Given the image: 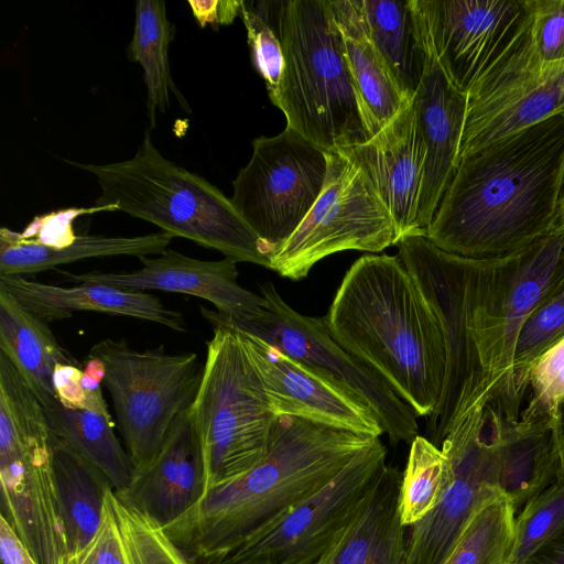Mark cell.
Returning <instances> with one entry per match:
<instances>
[{
    "instance_id": "cell-1",
    "label": "cell",
    "mask_w": 564,
    "mask_h": 564,
    "mask_svg": "<svg viewBox=\"0 0 564 564\" xmlns=\"http://www.w3.org/2000/svg\"><path fill=\"white\" fill-rule=\"evenodd\" d=\"M564 184V112L459 160L425 237L453 254L491 259L556 229Z\"/></svg>"
},
{
    "instance_id": "cell-2",
    "label": "cell",
    "mask_w": 564,
    "mask_h": 564,
    "mask_svg": "<svg viewBox=\"0 0 564 564\" xmlns=\"http://www.w3.org/2000/svg\"><path fill=\"white\" fill-rule=\"evenodd\" d=\"M376 438L274 415L262 460L208 489L163 529L184 553L208 564L317 492Z\"/></svg>"
},
{
    "instance_id": "cell-3",
    "label": "cell",
    "mask_w": 564,
    "mask_h": 564,
    "mask_svg": "<svg viewBox=\"0 0 564 564\" xmlns=\"http://www.w3.org/2000/svg\"><path fill=\"white\" fill-rule=\"evenodd\" d=\"M324 321L339 346L380 376L416 416L434 412L446 373L444 336L398 254L358 258Z\"/></svg>"
},
{
    "instance_id": "cell-4",
    "label": "cell",
    "mask_w": 564,
    "mask_h": 564,
    "mask_svg": "<svg viewBox=\"0 0 564 564\" xmlns=\"http://www.w3.org/2000/svg\"><path fill=\"white\" fill-rule=\"evenodd\" d=\"M273 28L284 67L269 98L286 128L334 153L372 138L330 0L275 1Z\"/></svg>"
},
{
    "instance_id": "cell-5",
    "label": "cell",
    "mask_w": 564,
    "mask_h": 564,
    "mask_svg": "<svg viewBox=\"0 0 564 564\" xmlns=\"http://www.w3.org/2000/svg\"><path fill=\"white\" fill-rule=\"evenodd\" d=\"M91 173L97 206H116L173 237L215 249L237 262L270 269L272 251L240 216L230 198L204 177L164 158L145 130L134 155L108 164L66 161Z\"/></svg>"
},
{
    "instance_id": "cell-6",
    "label": "cell",
    "mask_w": 564,
    "mask_h": 564,
    "mask_svg": "<svg viewBox=\"0 0 564 564\" xmlns=\"http://www.w3.org/2000/svg\"><path fill=\"white\" fill-rule=\"evenodd\" d=\"M44 406L0 354L1 516L37 564H66Z\"/></svg>"
},
{
    "instance_id": "cell-7",
    "label": "cell",
    "mask_w": 564,
    "mask_h": 564,
    "mask_svg": "<svg viewBox=\"0 0 564 564\" xmlns=\"http://www.w3.org/2000/svg\"><path fill=\"white\" fill-rule=\"evenodd\" d=\"M206 350L200 386L189 408L203 455L205 492L262 460L274 416L238 329L213 325Z\"/></svg>"
},
{
    "instance_id": "cell-8",
    "label": "cell",
    "mask_w": 564,
    "mask_h": 564,
    "mask_svg": "<svg viewBox=\"0 0 564 564\" xmlns=\"http://www.w3.org/2000/svg\"><path fill=\"white\" fill-rule=\"evenodd\" d=\"M564 279V234L555 229L514 253L478 259L475 337L490 393L488 406L519 419L512 370L519 337L533 312Z\"/></svg>"
},
{
    "instance_id": "cell-9",
    "label": "cell",
    "mask_w": 564,
    "mask_h": 564,
    "mask_svg": "<svg viewBox=\"0 0 564 564\" xmlns=\"http://www.w3.org/2000/svg\"><path fill=\"white\" fill-rule=\"evenodd\" d=\"M398 257L435 312L446 348L441 400L426 419V438L437 447L471 409L486 408L490 393L475 337L478 259L448 253L425 236H404Z\"/></svg>"
},
{
    "instance_id": "cell-10",
    "label": "cell",
    "mask_w": 564,
    "mask_h": 564,
    "mask_svg": "<svg viewBox=\"0 0 564 564\" xmlns=\"http://www.w3.org/2000/svg\"><path fill=\"white\" fill-rule=\"evenodd\" d=\"M89 358L104 367L118 430L134 473L152 464L171 429L196 395L204 365L197 354H169L162 346L139 351L123 339H102Z\"/></svg>"
},
{
    "instance_id": "cell-11",
    "label": "cell",
    "mask_w": 564,
    "mask_h": 564,
    "mask_svg": "<svg viewBox=\"0 0 564 564\" xmlns=\"http://www.w3.org/2000/svg\"><path fill=\"white\" fill-rule=\"evenodd\" d=\"M265 301L256 316L231 318L200 306L210 325L223 324L256 336L337 386L372 412L391 445L412 442L419 434L416 415L390 386L349 355L332 337L324 317L293 310L271 282L260 285Z\"/></svg>"
},
{
    "instance_id": "cell-12",
    "label": "cell",
    "mask_w": 564,
    "mask_h": 564,
    "mask_svg": "<svg viewBox=\"0 0 564 564\" xmlns=\"http://www.w3.org/2000/svg\"><path fill=\"white\" fill-rule=\"evenodd\" d=\"M400 238L394 219L364 171L348 156L327 152L322 193L299 228L274 252L270 270L301 281L330 254L380 252Z\"/></svg>"
},
{
    "instance_id": "cell-13",
    "label": "cell",
    "mask_w": 564,
    "mask_h": 564,
    "mask_svg": "<svg viewBox=\"0 0 564 564\" xmlns=\"http://www.w3.org/2000/svg\"><path fill=\"white\" fill-rule=\"evenodd\" d=\"M326 173L327 151L285 128L252 141L251 158L232 181L230 200L273 256L314 206Z\"/></svg>"
},
{
    "instance_id": "cell-14",
    "label": "cell",
    "mask_w": 564,
    "mask_h": 564,
    "mask_svg": "<svg viewBox=\"0 0 564 564\" xmlns=\"http://www.w3.org/2000/svg\"><path fill=\"white\" fill-rule=\"evenodd\" d=\"M387 448L376 438L317 492L208 564L262 558L270 564H314L359 512L381 471Z\"/></svg>"
},
{
    "instance_id": "cell-15",
    "label": "cell",
    "mask_w": 564,
    "mask_h": 564,
    "mask_svg": "<svg viewBox=\"0 0 564 564\" xmlns=\"http://www.w3.org/2000/svg\"><path fill=\"white\" fill-rule=\"evenodd\" d=\"M486 409H471L443 440L440 448L447 466L444 491L435 508L411 527L405 564H444L474 513L500 492Z\"/></svg>"
},
{
    "instance_id": "cell-16",
    "label": "cell",
    "mask_w": 564,
    "mask_h": 564,
    "mask_svg": "<svg viewBox=\"0 0 564 564\" xmlns=\"http://www.w3.org/2000/svg\"><path fill=\"white\" fill-rule=\"evenodd\" d=\"M434 53L467 94L507 48L524 18V0H415Z\"/></svg>"
},
{
    "instance_id": "cell-17",
    "label": "cell",
    "mask_w": 564,
    "mask_h": 564,
    "mask_svg": "<svg viewBox=\"0 0 564 564\" xmlns=\"http://www.w3.org/2000/svg\"><path fill=\"white\" fill-rule=\"evenodd\" d=\"M564 112V59L542 69L482 75L467 91L460 159Z\"/></svg>"
},
{
    "instance_id": "cell-18",
    "label": "cell",
    "mask_w": 564,
    "mask_h": 564,
    "mask_svg": "<svg viewBox=\"0 0 564 564\" xmlns=\"http://www.w3.org/2000/svg\"><path fill=\"white\" fill-rule=\"evenodd\" d=\"M274 415H291L356 434L379 437L383 430L365 405L274 346L239 330Z\"/></svg>"
},
{
    "instance_id": "cell-19",
    "label": "cell",
    "mask_w": 564,
    "mask_h": 564,
    "mask_svg": "<svg viewBox=\"0 0 564 564\" xmlns=\"http://www.w3.org/2000/svg\"><path fill=\"white\" fill-rule=\"evenodd\" d=\"M139 260L142 268L131 272H57L64 281L75 284L102 283L124 290H158L200 297L231 318L252 317L264 307L262 295L239 285L237 261L231 258L199 260L167 248L160 254Z\"/></svg>"
},
{
    "instance_id": "cell-20",
    "label": "cell",
    "mask_w": 564,
    "mask_h": 564,
    "mask_svg": "<svg viewBox=\"0 0 564 564\" xmlns=\"http://www.w3.org/2000/svg\"><path fill=\"white\" fill-rule=\"evenodd\" d=\"M419 15L424 31L425 65L413 100L425 145L417 213L419 235L425 236L458 165L467 94L457 89L444 73L420 12Z\"/></svg>"
},
{
    "instance_id": "cell-21",
    "label": "cell",
    "mask_w": 564,
    "mask_h": 564,
    "mask_svg": "<svg viewBox=\"0 0 564 564\" xmlns=\"http://www.w3.org/2000/svg\"><path fill=\"white\" fill-rule=\"evenodd\" d=\"M338 153L364 171L394 219L400 237L420 236L417 213L425 145L413 98L368 141Z\"/></svg>"
},
{
    "instance_id": "cell-22",
    "label": "cell",
    "mask_w": 564,
    "mask_h": 564,
    "mask_svg": "<svg viewBox=\"0 0 564 564\" xmlns=\"http://www.w3.org/2000/svg\"><path fill=\"white\" fill-rule=\"evenodd\" d=\"M204 492L203 455L188 409L174 423L152 464L134 473L129 487L116 495L165 527L192 508Z\"/></svg>"
},
{
    "instance_id": "cell-23",
    "label": "cell",
    "mask_w": 564,
    "mask_h": 564,
    "mask_svg": "<svg viewBox=\"0 0 564 564\" xmlns=\"http://www.w3.org/2000/svg\"><path fill=\"white\" fill-rule=\"evenodd\" d=\"M0 289L47 324L86 311L149 321L180 333L187 330L181 312L166 307L160 297L148 292L90 282L58 286L22 275H0Z\"/></svg>"
},
{
    "instance_id": "cell-24",
    "label": "cell",
    "mask_w": 564,
    "mask_h": 564,
    "mask_svg": "<svg viewBox=\"0 0 564 564\" xmlns=\"http://www.w3.org/2000/svg\"><path fill=\"white\" fill-rule=\"evenodd\" d=\"M486 427L497 488L517 516L530 499L558 479L553 424L506 417L487 406Z\"/></svg>"
},
{
    "instance_id": "cell-25",
    "label": "cell",
    "mask_w": 564,
    "mask_h": 564,
    "mask_svg": "<svg viewBox=\"0 0 564 564\" xmlns=\"http://www.w3.org/2000/svg\"><path fill=\"white\" fill-rule=\"evenodd\" d=\"M401 481L400 470L386 465L359 512L314 564H405Z\"/></svg>"
},
{
    "instance_id": "cell-26",
    "label": "cell",
    "mask_w": 564,
    "mask_h": 564,
    "mask_svg": "<svg viewBox=\"0 0 564 564\" xmlns=\"http://www.w3.org/2000/svg\"><path fill=\"white\" fill-rule=\"evenodd\" d=\"M173 238L162 230L134 237L82 235L68 243L53 247L2 227L0 275L32 274L90 258L156 256L167 249Z\"/></svg>"
},
{
    "instance_id": "cell-27",
    "label": "cell",
    "mask_w": 564,
    "mask_h": 564,
    "mask_svg": "<svg viewBox=\"0 0 564 564\" xmlns=\"http://www.w3.org/2000/svg\"><path fill=\"white\" fill-rule=\"evenodd\" d=\"M0 352L13 364L44 408L57 402L58 365L79 366L57 341L48 324L0 289Z\"/></svg>"
},
{
    "instance_id": "cell-28",
    "label": "cell",
    "mask_w": 564,
    "mask_h": 564,
    "mask_svg": "<svg viewBox=\"0 0 564 564\" xmlns=\"http://www.w3.org/2000/svg\"><path fill=\"white\" fill-rule=\"evenodd\" d=\"M340 30L347 62L367 112L373 135L412 98L401 90L376 47L360 0H330Z\"/></svg>"
},
{
    "instance_id": "cell-29",
    "label": "cell",
    "mask_w": 564,
    "mask_h": 564,
    "mask_svg": "<svg viewBox=\"0 0 564 564\" xmlns=\"http://www.w3.org/2000/svg\"><path fill=\"white\" fill-rule=\"evenodd\" d=\"M50 442L57 506L69 558L79 554L98 532L106 492L112 485L98 468L52 432Z\"/></svg>"
},
{
    "instance_id": "cell-30",
    "label": "cell",
    "mask_w": 564,
    "mask_h": 564,
    "mask_svg": "<svg viewBox=\"0 0 564 564\" xmlns=\"http://www.w3.org/2000/svg\"><path fill=\"white\" fill-rule=\"evenodd\" d=\"M369 34L401 90L412 98L425 65L424 31L414 0H360Z\"/></svg>"
},
{
    "instance_id": "cell-31",
    "label": "cell",
    "mask_w": 564,
    "mask_h": 564,
    "mask_svg": "<svg viewBox=\"0 0 564 564\" xmlns=\"http://www.w3.org/2000/svg\"><path fill=\"white\" fill-rule=\"evenodd\" d=\"M44 411L50 431L98 468L116 492L129 487L134 467L115 434L108 410L67 408L57 401Z\"/></svg>"
},
{
    "instance_id": "cell-32",
    "label": "cell",
    "mask_w": 564,
    "mask_h": 564,
    "mask_svg": "<svg viewBox=\"0 0 564 564\" xmlns=\"http://www.w3.org/2000/svg\"><path fill=\"white\" fill-rule=\"evenodd\" d=\"M176 28L170 22L163 0L135 2V23L128 46V58L141 65L147 87V108L150 128L156 123V112L170 107V93L177 96L182 108H191L176 88L170 69L169 47L175 39Z\"/></svg>"
},
{
    "instance_id": "cell-33",
    "label": "cell",
    "mask_w": 564,
    "mask_h": 564,
    "mask_svg": "<svg viewBox=\"0 0 564 564\" xmlns=\"http://www.w3.org/2000/svg\"><path fill=\"white\" fill-rule=\"evenodd\" d=\"M521 25L485 74L542 69L564 59V0H524Z\"/></svg>"
},
{
    "instance_id": "cell-34",
    "label": "cell",
    "mask_w": 564,
    "mask_h": 564,
    "mask_svg": "<svg viewBox=\"0 0 564 564\" xmlns=\"http://www.w3.org/2000/svg\"><path fill=\"white\" fill-rule=\"evenodd\" d=\"M516 512L501 494L489 498L474 513L444 564H507Z\"/></svg>"
},
{
    "instance_id": "cell-35",
    "label": "cell",
    "mask_w": 564,
    "mask_h": 564,
    "mask_svg": "<svg viewBox=\"0 0 564 564\" xmlns=\"http://www.w3.org/2000/svg\"><path fill=\"white\" fill-rule=\"evenodd\" d=\"M122 545L126 564H189L161 524L122 501L112 487L105 497Z\"/></svg>"
},
{
    "instance_id": "cell-36",
    "label": "cell",
    "mask_w": 564,
    "mask_h": 564,
    "mask_svg": "<svg viewBox=\"0 0 564 564\" xmlns=\"http://www.w3.org/2000/svg\"><path fill=\"white\" fill-rule=\"evenodd\" d=\"M564 337V279L528 319L517 345L512 370V402L521 413L530 372L541 356Z\"/></svg>"
},
{
    "instance_id": "cell-37",
    "label": "cell",
    "mask_w": 564,
    "mask_h": 564,
    "mask_svg": "<svg viewBox=\"0 0 564 564\" xmlns=\"http://www.w3.org/2000/svg\"><path fill=\"white\" fill-rule=\"evenodd\" d=\"M446 457L426 437L412 442L400 487V516L404 527L421 521L438 503L446 482Z\"/></svg>"
},
{
    "instance_id": "cell-38",
    "label": "cell",
    "mask_w": 564,
    "mask_h": 564,
    "mask_svg": "<svg viewBox=\"0 0 564 564\" xmlns=\"http://www.w3.org/2000/svg\"><path fill=\"white\" fill-rule=\"evenodd\" d=\"M564 534V481L557 479L517 513L507 564H527L544 546Z\"/></svg>"
},
{
    "instance_id": "cell-39",
    "label": "cell",
    "mask_w": 564,
    "mask_h": 564,
    "mask_svg": "<svg viewBox=\"0 0 564 564\" xmlns=\"http://www.w3.org/2000/svg\"><path fill=\"white\" fill-rule=\"evenodd\" d=\"M529 399L519 419L554 424L564 397V337L536 361L530 372Z\"/></svg>"
},
{
    "instance_id": "cell-40",
    "label": "cell",
    "mask_w": 564,
    "mask_h": 564,
    "mask_svg": "<svg viewBox=\"0 0 564 564\" xmlns=\"http://www.w3.org/2000/svg\"><path fill=\"white\" fill-rule=\"evenodd\" d=\"M240 17L247 31L252 63L271 97L280 84L284 67L281 41L254 1H241Z\"/></svg>"
},
{
    "instance_id": "cell-41",
    "label": "cell",
    "mask_w": 564,
    "mask_h": 564,
    "mask_svg": "<svg viewBox=\"0 0 564 564\" xmlns=\"http://www.w3.org/2000/svg\"><path fill=\"white\" fill-rule=\"evenodd\" d=\"M66 564H126L119 533L106 506L93 541Z\"/></svg>"
},
{
    "instance_id": "cell-42",
    "label": "cell",
    "mask_w": 564,
    "mask_h": 564,
    "mask_svg": "<svg viewBox=\"0 0 564 564\" xmlns=\"http://www.w3.org/2000/svg\"><path fill=\"white\" fill-rule=\"evenodd\" d=\"M192 13L200 25H228L236 17L240 15L241 1L237 0H212V1H188Z\"/></svg>"
},
{
    "instance_id": "cell-43",
    "label": "cell",
    "mask_w": 564,
    "mask_h": 564,
    "mask_svg": "<svg viewBox=\"0 0 564 564\" xmlns=\"http://www.w3.org/2000/svg\"><path fill=\"white\" fill-rule=\"evenodd\" d=\"M0 557L2 564H37L2 516H0Z\"/></svg>"
},
{
    "instance_id": "cell-44",
    "label": "cell",
    "mask_w": 564,
    "mask_h": 564,
    "mask_svg": "<svg viewBox=\"0 0 564 564\" xmlns=\"http://www.w3.org/2000/svg\"><path fill=\"white\" fill-rule=\"evenodd\" d=\"M553 437L558 463V479L564 481V397L557 408L553 424Z\"/></svg>"
},
{
    "instance_id": "cell-45",
    "label": "cell",
    "mask_w": 564,
    "mask_h": 564,
    "mask_svg": "<svg viewBox=\"0 0 564 564\" xmlns=\"http://www.w3.org/2000/svg\"><path fill=\"white\" fill-rule=\"evenodd\" d=\"M527 564H564V534L544 546Z\"/></svg>"
},
{
    "instance_id": "cell-46",
    "label": "cell",
    "mask_w": 564,
    "mask_h": 564,
    "mask_svg": "<svg viewBox=\"0 0 564 564\" xmlns=\"http://www.w3.org/2000/svg\"><path fill=\"white\" fill-rule=\"evenodd\" d=\"M556 229L564 234V184H563V191L561 194V199H560V205H558Z\"/></svg>"
},
{
    "instance_id": "cell-47",
    "label": "cell",
    "mask_w": 564,
    "mask_h": 564,
    "mask_svg": "<svg viewBox=\"0 0 564 564\" xmlns=\"http://www.w3.org/2000/svg\"><path fill=\"white\" fill-rule=\"evenodd\" d=\"M231 564H270V563L262 558H249V560H245V561H240V562L231 563Z\"/></svg>"
}]
</instances>
